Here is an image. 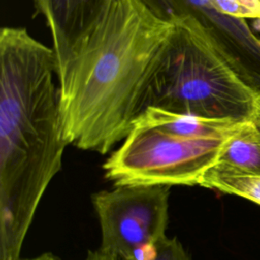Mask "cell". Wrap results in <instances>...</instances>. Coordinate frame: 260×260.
Wrapping results in <instances>:
<instances>
[{"label":"cell","mask_w":260,"mask_h":260,"mask_svg":"<svg viewBox=\"0 0 260 260\" xmlns=\"http://www.w3.org/2000/svg\"><path fill=\"white\" fill-rule=\"evenodd\" d=\"M174 27L142 0L106 1L57 68L68 145L105 154L126 137Z\"/></svg>","instance_id":"1"},{"label":"cell","mask_w":260,"mask_h":260,"mask_svg":"<svg viewBox=\"0 0 260 260\" xmlns=\"http://www.w3.org/2000/svg\"><path fill=\"white\" fill-rule=\"evenodd\" d=\"M0 260H19L36 210L62 168L53 49L26 28L0 31Z\"/></svg>","instance_id":"2"},{"label":"cell","mask_w":260,"mask_h":260,"mask_svg":"<svg viewBox=\"0 0 260 260\" xmlns=\"http://www.w3.org/2000/svg\"><path fill=\"white\" fill-rule=\"evenodd\" d=\"M245 123L146 108L103 165L117 186L199 185Z\"/></svg>","instance_id":"3"},{"label":"cell","mask_w":260,"mask_h":260,"mask_svg":"<svg viewBox=\"0 0 260 260\" xmlns=\"http://www.w3.org/2000/svg\"><path fill=\"white\" fill-rule=\"evenodd\" d=\"M173 22L174 30L147 86L143 111L155 107L207 119L255 122L260 94L233 70L207 29L192 16Z\"/></svg>","instance_id":"4"},{"label":"cell","mask_w":260,"mask_h":260,"mask_svg":"<svg viewBox=\"0 0 260 260\" xmlns=\"http://www.w3.org/2000/svg\"><path fill=\"white\" fill-rule=\"evenodd\" d=\"M171 186H117L92 194L103 250L122 260H147L165 239Z\"/></svg>","instance_id":"5"},{"label":"cell","mask_w":260,"mask_h":260,"mask_svg":"<svg viewBox=\"0 0 260 260\" xmlns=\"http://www.w3.org/2000/svg\"><path fill=\"white\" fill-rule=\"evenodd\" d=\"M51 31L57 68L100 15L107 0H32Z\"/></svg>","instance_id":"6"},{"label":"cell","mask_w":260,"mask_h":260,"mask_svg":"<svg viewBox=\"0 0 260 260\" xmlns=\"http://www.w3.org/2000/svg\"><path fill=\"white\" fill-rule=\"evenodd\" d=\"M155 14L174 21L180 17L196 18L213 38L225 35L233 25L231 16L221 14L210 7L207 0H142Z\"/></svg>","instance_id":"7"},{"label":"cell","mask_w":260,"mask_h":260,"mask_svg":"<svg viewBox=\"0 0 260 260\" xmlns=\"http://www.w3.org/2000/svg\"><path fill=\"white\" fill-rule=\"evenodd\" d=\"M217 162L239 172L260 175V129L247 122L225 144Z\"/></svg>","instance_id":"8"},{"label":"cell","mask_w":260,"mask_h":260,"mask_svg":"<svg viewBox=\"0 0 260 260\" xmlns=\"http://www.w3.org/2000/svg\"><path fill=\"white\" fill-rule=\"evenodd\" d=\"M199 186L244 197L260 205V175L242 173L216 162L203 175Z\"/></svg>","instance_id":"9"},{"label":"cell","mask_w":260,"mask_h":260,"mask_svg":"<svg viewBox=\"0 0 260 260\" xmlns=\"http://www.w3.org/2000/svg\"><path fill=\"white\" fill-rule=\"evenodd\" d=\"M217 12L238 19H260V0H207Z\"/></svg>","instance_id":"10"},{"label":"cell","mask_w":260,"mask_h":260,"mask_svg":"<svg viewBox=\"0 0 260 260\" xmlns=\"http://www.w3.org/2000/svg\"><path fill=\"white\" fill-rule=\"evenodd\" d=\"M147 260H191L190 255L176 238L162 239Z\"/></svg>","instance_id":"11"},{"label":"cell","mask_w":260,"mask_h":260,"mask_svg":"<svg viewBox=\"0 0 260 260\" xmlns=\"http://www.w3.org/2000/svg\"><path fill=\"white\" fill-rule=\"evenodd\" d=\"M84 260H120L116 255L99 248L95 251H89Z\"/></svg>","instance_id":"12"},{"label":"cell","mask_w":260,"mask_h":260,"mask_svg":"<svg viewBox=\"0 0 260 260\" xmlns=\"http://www.w3.org/2000/svg\"><path fill=\"white\" fill-rule=\"evenodd\" d=\"M25 260H60V259L51 253H44L38 257L31 258V259H25Z\"/></svg>","instance_id":"13"},{"label":"cell","mask_w":260,"mask_h":260,"mask_svg":"<svg viewBox=\"0 0 260 260\" xmlns=\"http://www.w3.org/2000/svg\"><path fill=\"white\" fill-rule=\"evenodd\" d=\"M255 123H256V125L259 127V129H260V114H259V116H258V118L256 119V121H255Z\"/></svg>","instance_id":"14"}]
</instances>
